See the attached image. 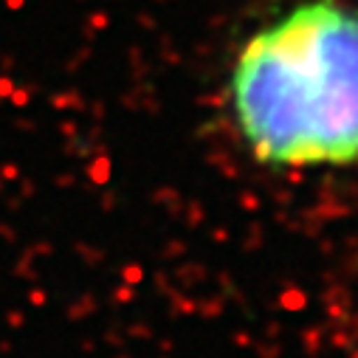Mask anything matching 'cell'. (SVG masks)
<instances>
[{
  "mask_svg": "<svg viewBox=\"0 0 358 358\" xmlns=\"http://www.w3.org/2000/svg\"><path fill=\"white\" fill-rule=\"evenodd\" d=\"M231 105L251 152L271 166L358 158V12L302 3L254 34L231 73Z\"/></svg>",
  "mask_w": 358,
  "mask_h": 358,
  "instance_id": "1",
  "label": "cell"
}]
</instances>
